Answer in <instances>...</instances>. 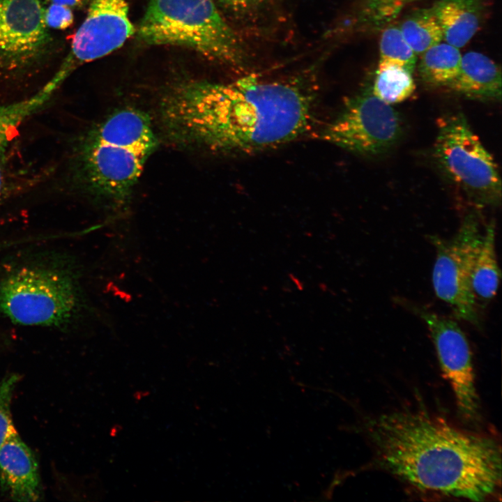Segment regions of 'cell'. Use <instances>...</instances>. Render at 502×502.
I'll list each match as a JSON object with an SVG mask.
<instances>
[{"label": "cell", "instance_id": "1", "mask_svg": "<svg viewBox=\"0 0 502 502\" xmlns=\"http://www.w3.org/2000/svg\"><path fill=\"white\" fill-rule=\"evenodd\" d=\"M302 81L248 75L230 82L188 81L160 104L168 134L185 145L246 154L291 142L310 128L316 94Z\"/></svg>", "mask_w": 502, "mask_h": 502}, {"label": "cell", "instance_id": "2", "mask_svg": "<svg viewBox=\"0 0 502 502\" xmlns=\"http://www.w3.org/2000/svg\"><path fill=\"white\" fill-rule=\"evenodd\" d=\"M367 432L381 467L418 490L485 501L501 480V447L425 410L374 417Z\"/></svg>", "mask_w": 502, "mask_h": 502}, {"label": "cell", "instance_id": "3", "mask_svg": "<svg viewBox=\"0 0 502 502\" xmlns=\"http://www.w3.org/2000/svg\"><path fill=\"white\" fill-rule=\"evenodd\" d=\"M158 140L150 117L133 107L119 109L78 139L69 166L71 183L111 208L126 206Z\"/></svg>", "mask_w": 502, "mask_h": 502}, {"label": "cell", "instance_id": "4", "mask_svg": "<svg viewBox=\"0 0 502 502\" xmlns=\"http://www.w3.org/2000/svg\"><path fill=\"white\" fill-rule=\"evenodd\" d=\"M81 268L71 256L31 254L0 275V316L23 326L65 328L87 308Z\"/></svg>", "mask_w": 502, "mask_h": 502}, {"label": "cell", "instance_id": "5", "mask_svg": "<svg viewBox=\"0 0 502 502\" xmlns=\"http://www.w3.org/2000/svg\"><path fill=\"white\" fill-rule=\"evenodd\" d=\"M138 36L147 44L186 47L230 66L245 61L240 40L212 0H150Z\"/></svg>", "mask_w": 502, "mask_h": 502}, {"label": "cell", "instance_id": "6", "mask_svg": "<svg viewBox=\"0 0 502 502\" xmlns=\"http://www.w3.org/2000/svg\"><path fill=\"white\" fill-rule=\"evenodd\" d=\"M434 157L443 173L476 203L500 204L501 181L497 165L462 112L438 121Z\"/></svg>", "mask_w": 502, "mask_h": 502}, {"label": "cell", "instance_id": "7", "mask_svg": "<svg viewBox=\"0 0 502 502\" xmlns=\"http://www.w3.org/2000/svg\"><path fill=\"white\" fill-rule=\"evenodd\" d=\"M480 223V215L470 212L452 238L430 236L436 249L432 280L436 296L451 307L457 319L477 328H480L481 321L471 277L483 234Z\"/></svg>", "mask_w": 502, "mask_h": 502}, {"label": "cell", "instance_id": "8", "mask_svg": "<svg viewBox=\"0 0 502 502\" xmlns=\"http://www.w3.org/2000/svg\"><path fill=\"white\" fill-rule=\"evenodd\" d=\"M399 113L364 88L346 102L321 132V138L353 153L374 156L389 151L402 135Z\"/></svg>", "mask_w": 502, "mask_h": 502}, {"label": "cell", "instance_id": "9", "mask_svg": "<svg viewBox=\"0 0 502 502\" xmlns=\"http://www.w3.org/2000/svg\"><path fill=\"white\" fill-rule=\"evenodd\" d=\"M52 37L41 0H0V70L17 73L38 64Z\"/></svg>", "mask_w": 502, "mask_h": 502}, {"label": "cell", "instance_id": "10", "mask_svg": "<svg viewBox=\"0 0 502 502\" xmlns=\"http://www.w3.org/2000/svg\"><path fill=\"white\" fill-rule=\"evenodd\" d=\"M134 31L126 0H91L69 53L49 83L58 89L77 68L119 49Z\"/></svg>", "mask_w": 502, "mask_h": 502}, {"label": "cell", "instance_id": "11", "mask_svg": "<svg viewBox=\"0 0 502 502\" xmlns=\"http://www.w3.org/2000/svg\"><path fill=\"white\" fill-rule=\"evenodd\" d=\"M410 307L427 327L442 374L450 385L458 411L464 418H475L478 410V397L471 351L464 333L453 319L421 306Z\"/></svg>", "mask_w": 502, "mask_h": 502}, {"label": "cell", "instance_id": "12", "mask_svg": "<svg viewBox=\"0 0 502 502\" xmlns=\"http://www.w3.org/2000/svg\"><path fill=\"white\" fill-rule=\"evenodd\" d=\"M0 471L13 499L35 501L40 496L37 462L16 430L0 448Z\"/></svg>", "mask_w": 502, "mask_h": 502}, {"label": "cell", "instance_id": "13", "mask_svg": "<svg viewBox=\"0 0 502 502\" xmlns=\"http://www.w3.org/2000/svg\"><path fill=\"white\" fill-rule=\"evenodd\" d=\"M467 98L480 100H500L501 72L487 56L477 52L462 55L457 75L448 86Z\"/></svg>", "mask_w": 502, "mask_h": 502}, {"label": "cell", "instance_id": "14", "mask_svg": "<svg viewBox=\"0 0 502 502\" xmlns=\"http://www.w3.org/2000/svg\"><path fill=\"white\" fill-rule=\"evenodd\" d=\"M432 8L441 27L445 42L461 48L481 26L486 0H436Z\"/></svg>", "mask_w": 502, "mask_h": 502}, {"label": "cell", "instance_id": "15", "mask_svg": "<svg viewBox=\"0 0 502 502\" xmlns=\"http://www.w3.org/2000/svg\"><path fill=\"white\" fill-rule=\"evenodd\" d=\"M495 234V223L492 220L483 230L474 260L471 285L478 306L489 302L496 296L499 285L501 272L496 255Z\"/></svg>", "mask_w": 502, "mask_h": 502}, {"label": "cell", "instance_id": "16", "mask_svg": "<svg viewBox=\"0 0 502 502\" xmlns=\"http://www.w3.org/2000/svg\"><path fill=\"white\" fill-rule=\"evenodd\" d=\"M421 55L418 70L425 83L448 86L457 75L462 56L459 48L441 42Z\"/></svg>", "mask_w": 502, "mask_h": 502}, {"label": "cell", "instance_id": "17", "mask_svg": "<svg viewBox=\"0 0 502 502\" xmlns=\"http://www.w3.org/2000/svg\"><path fill=\"white\" fill-rule=\"evenodd\" d=\"M398 26L417 56L443 40L441 27L432 7L413 10Z\"/></svg>", "mask_w": 502, "mask_h": 502}, {"label": "cell", "instance_id": "18", "mask_svg": "<svg viewBox=\"0 0 502 502\" xmlns=\"http://www.w3.org/2000/svg\"><path fill=\"white\" fill-rule=\"evenodd\" d=\"M371 87L376 97L392 105L409 98L416 84L412 73L400 67L389 66L376 70Z\"/></svg>", "mask_w": 502, "mask_h": 502}, {"label": "cell", "instance_id": "19", "mask_svg": "<svg viewBox=\"0 0 502 502\" xmlns=\"http://www.w3.org/2000/svg\"><path fill=\"white\" fill-rule=\"evenodd\" d=\"M417 55L404 39L398 26L383 29L379 41V59L377 70L397 66L413 73Z\"/></svg>", "mask_w": 502, "mask_h": 502}, {"label": "cell", "instance_id": "20", "mask_svg": "<svg viewBox=\"0 0 502 502\" xmlns=\"http://www.w3.org/2000/svg\"><path fill=\"white\" fill-rule=\"evenodd\" d=\"M418 0H364L361 17L365 22L381 26L394 20L409 3Z\"/></svg>", "mask_w": 502, "mask_h": 502}, {"label": "cell", "instance_id": "21", "mask_svg": "<svg viewBox=\"0 0 502 502\" xmlns=\"http://www.w3.org/2000/svg\"><path fill=\"white\" fill-rule=\"evenodd\" d=\"M20 377L12 374L0 381V448L7 437L15 430L10 413V403L14 389Z\"/></svg>", "mask_w": 502, "mask_h": 502}, {"label": "cell", "instance_id": "22", "mask_svg": "<svg viewBox=\"0 0 502 502\" xmlns=\"http://www.w3.org/2000/svg\"><path fill=\"white\" fill-rule=\"evenodd\" d=\"M45 21L48 28L65 29L73 22V13L71 8L51 3L45 8Z\"/></svg>", "mask_w": 502, "mask_h": 502}, {"label": "cell", "instance_id": "23", "mask_svg": "<svg viewBox=\"0 0 502 502\" xmlns=\"http://www.w3.org/2000/svg\"><path fill=\"white\" fill-rule=\"evenodd\" d=\"M228 6L238 10L248 9L256 6L266 0H221Z\"/></svg>", "mask_w": 502, "mask_h": 502}, {"label": "cell", "instance_id": "24", "mask_svg": "<svg viewBox=\"0 0 502 502\" xmlns=\"http://www.w3.org/2000/svg\"><path fill=\"white\" fill-rule=\"evenodd\" d=\"M10 184L11 183L8 181L6 172L0 162V201L6 198L10 190Z\"/></svg>", "mask_w": 502, "mask_h": 502}, {"label": "cell", "instance_id": "25", "mask_svg": "<svg viewBox=\"0 0 502 502\" xmlns=\"http://www.w3.org/2000/svg\"><path fill=\"white\" fill-rule=\"evenodd\" d=\"M51 3L66 6L70 8L81 6L85 0H50Z\"/></svg>", "mask_w": 502, "mask_h": 502}]
</instances>
